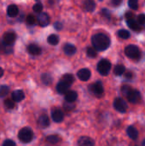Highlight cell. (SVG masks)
Listing matches in <instances>:
<instances>
[{
    "mask_svg": "<svg viewBox=\"0 0 145 146\" xmlns=\"http://www.w3.org/2000/svg\"><path fill=\"white\" fill-rule=\"evenodd\" d=\"M91 43L97 50H106L110 45V38L103 33H97L92 36Z\"/></svg>",
    "mask_w": 145,
    "mask_h": 146,
    "instance_id": "1",
    "label": "cell"
},
{
    "mask_svg": "<svg viewBox=\"0 0 145 146\" xmlns=\"http://www.w3.org/2000/svg\"><path fill=\"white\" fill-rule=\"evenodd\" d=\"M19 139L25 144L30 143L33 139V132L30 127H23L18 133Z\"/></svg>",
    "mask_w": 145,
    "mask_h": 146,
    "instance_id": "2",
    "label": "cell"
},
{
    "mask_svg": "<svg viewBox=\"0 0 145 146\" xmlns=\"http://www.w3.org/2000/svg\"><path fill=\"white\" fill-rule=\"evenodd\" d=\"M125 53L129 58L133 59V60H138L140 57L139 48L134 44H131V45L126 46V48L125 49Z\"/></svg>",
    "mask_w": 145,
    "mask_h": 146,
    "instance_id": "3",
    "label": "cell"
},
{
    "mask_svg": "<svg viewBox=\"0 0 145 146\" xmlns=\"http://www.w3.org/2000/svg\"><path fill=\"white\" fill-rule=\"evenodd\" d=\"M111 68V63L107 59H102L98 63L97 69L102 75H108Z\"/></svg>",
    "mask_w": 145,
    "mask_h": 146,
    "instance_id": "4",
    "label": "cell"
},
{
    "mask_svg": "<svg viewBox=\"0 0 145 146\" xmlns=\"http://www.w3.org/2000/svg\"><path fill=\"white\" fill-rule=\"evenodd\" d=\"M114 107L120 113H126V110H127L126 103L122 98H117L115 99V101H114Z\"/></svg>",
    "mask_w": 145,
    "mask_h": 146,
    "instance_id": "5",
    "label": "cell"
},
{
    "mask_svg": "<svg viewBox=\"0 0 145 146\" xmlns=\"http://www.w3.org/2000/svg\"><path fill=\"white\" fill-rule=\"evenodd\" d=\"M89 90L96 96L99 97L103 93V86L101 81H97L94 84H91L89 86Z\"/></svg>",
    "mask_w": 145,
    "mask_h": 146,
    "instance_id": "6",
    "label": "cell"
},
{
    "mask_svg": "<svg viewBox=\"0 0 145 146\" xmlns=\"http://www.w3.org/2000/svg\"><path fill=\"white\" fill-rule=\"evenodd\" d=\"M16 39V35L13 32H7L3 34V43L5 45H11L15 43Z\"/></svg>",
    "mask_w": 145,
    "mask_h": 146,
    "instance_id": "7",
    "label": "cell"
},
{
    "mask_svg": "<svg viewBox=\"0 0 145 146\" xmlns=\"http://www.w3.org/2000/svg\"><path fill=\"white\" fill-rule=\"evenodd\" d=\"M126 98H127V99H128V101H129L130 103L138 104V103H139L140 100H141V94H140V92H139L138 91H137V90H132V91L129 93V95H128Z\"/></svg>",
    "mask_w": 145,
    "mask_h": 146,
    "instance_id": "8",
    "label": "cell"
},
{
    "mask_svg": "<svg viewBox=\"0 0 145 146\" xmlns=\"http://www.w3.org/2000/svg\"><path fill=\"white\" fill-rule=\"evenodd\" d=\"M91 71L88 68H82L78 71L77 76L82 81H87L91 78Z\"/></svg>",
    "mask_w": 145,
    "mask_h": 146,
    "instance_id": "9",
    "label": "cell"
},
{
    "mask_svg": "<svg viewBox=\"0 0 145 146\" xmlns=\"http://www.w3.org/2000/svg\"><path fill=\"white\" fill-rule=\"evenodd\" d=\"M51 117H52L53 121L55 122H57V123L62 122L63 121V118H64L62 111L61 110H59V109H55V110H52Z\"/></svg>",
    "mask_w": 145,
    "mask_h": 146,
    "instance_id": "10",
    "label": "cell"
},
{
    "mask_svg": "<svg viewBox=\"0 0 145 146\" xmlns=\"http://www.w3.org/2000/svg\"><path fill=\"white\" fill-rule=\"evenodd\" d=\"M38 22L41 27H46L50 23V16L47 13H40L38 16Z\"/></svg>",
    "mask_w": 145,
    "mask_h": 146,
    "instance_id": "11",
    "label": "cell"
},
{
    "mask_svg": "<svg viewBox=\"0 0 145 146\" xmlns=\"http://www.w3.org/2000/svg\"><path fill=\"white\" fill-rule=\"evenodd\" d=\"M78 145L79 146H94V141L87 136H83L80 137L79 141H78Z\"/></svg>",
    "mask_w": 145,
    "mask_h": 146,
    "instance_id": "12",
    "label": "cell"
},
{
    "mask_svg": "<svg viewBox=\"0 0 145 146\" xmlns=\"http://www.w3.org/2000/svg\"><path fill=\"white\" fill-rule=\"evenodd\" d=\"M69 87L70 86L68 85H67L64 82L60 80V82L56 85V91L60 94H65L66 95V93L68 92H69Z\"/></svg>",
    "mask_w": 145,
    "mask_h": 146,
    "instance_id": "13",
    "label": "cell"
},
{
    "mask_svg": "<svg viewBox=\"0 0 145 146\" xmlns=\"http://www.w3.org/2000/svg\"><path fill=\"white\" fill-rule=\"evenodd\" d=\"M27 51L31 55L38 56V55H40V53H41V48L35 44H31L27 46Z\"/></svg>",
    "mask_w": 145,
    "mask_h": 146,
    "instance_id": "14",
    "label": "cell"
},
{
    "mask_svg": "<svg viewBox=\"0 0 145 146\" xmlns=\"http://www.w3.org/2000/svg\"><path fill=\"white\" fill-rule=\"evenodd\" d=\"M25 94L21 90H15L12 92V99L15 102H21L24 99Z\"/></svg>",
    "mask_w": 145,
    "mask_h": 146,
    "instance_id": "15",
    "label": "cell"
},
{
    "mask_svg": "<svg viewBox=\"0 0 145 146\" xmlns=\"http://www.w3.org/2000/svg\"><path fill=\"white\" fill-rule=\"evenodd\" d=\"M63 50H64V52H65L66 55H68V56H73V55H74L76 53L77 49L72 44H66L64 45V47H63Z\"/></svg>",
    "mask_w": 145,
    "mask_h": 146,
    "instance_id": "16",
    "label": "cell"
},
{
    "mask_svg": "<svg viewBox=\"0 0 145 146\" xmlns=\"http://www.w3.org/2000/svg\"><path fill=\"white\" fill-rule=\"evenodd\" d=\"M19 13V9L15 4H10L7 8V14L10 17H15L17 16Z\"/></svg>",
    "mask_w": 145,
    "mask_h": 146,
    "instance_id": "17",
    "label": "cell"
},
{
    "mask_svg": "<svg viewBox=\"0 0 145 146\" xmlns=\"http://www.w3.org/2000/svg\"><path fill=\"white\" fill-rule=\"evenodd\" d=\"M78 98V93L74 91H69L65 95V100L68 103H73Z\"/></svg>",
    "mask_w": 145,
    "mask_h": 146,
    "instance_id": "18",
    "label": "cell"
},
{
    "mask_svg": "<svg viewBox=\"0 0 145 146\" xmlns=\"http://www.w3.org/2000/svg\"><path fill=\"white\" fill-rule=\"evenodd\" d=\"M38 125L42 128H45L50 126V119L46 115H43L38 118Z\"/></svg>",
    "mask_w": 145,
    "mask_h": 146,
    "instance_id": "19",
    "label": "cell"
},
{
    "mask_svg": "<svg viewBox=\"0 0 145 146\" xmlns=\"http://www.w3.org/2000/svg\"><path fill=\"white\" fill-rule=\"evenodd\" d=\"M126 23H127L128 27H129L132 30H133V31H135V32H139V31H141V29H142V27H141L140 25L138 23V21H134L133 19H132V20H127V21H126Z\"/></svg>",
    "mask_w": 145,
    "mask_h": 146,
    "instance_id": "20",
    "label": "cell"
},
{
    "mask_svg": "<svg viewBox=\"0 0 145 146\" xmlns=\"http://www.w3.org/2000/svg\"><path fill=\"white\" fill-rule=\"evenodd\" d=\"M83 8L85 9V11L92 12L95 9V8H96V3H95V2H93L91 0H87V1H85L84 2Z\"/></svg>",
    "mask_w": 145,
    "mask_h": 146,
    "instance_id": "21",
    "label": "cell"
},
{
    "mask_svg": "<svg viewBox=\"0 0 145 146\" xmlns=\"http://www.w3.org/2000/svg\"><path fill=\"white\" fill-rule=\"evenodd\" d=\"M126 132H127V134H128L129 138L132 139V140H136L138 139V130L134 127H132V126L129 127L127 128Z\"/></svg>",
    "mask_w": 145,
    "mask_h": 146,
    "instance_id": "22",
    "label": "cell"
},
{
    "mask_svg": "<svg viewBox=\"0 0 145 146\" xmlns=\"http://www.w3.org/2000/svg\"><path fill=\"white\" fill-rule=\"evenodd\" d=\"M61 81L64 82L65 84H67V85H68V86H70L74 82V77H73V75L71 74H64V75L62 77Z\"/></svg>",
    "mask_w": 145,
    "mask_h": 146,
    "instance_id": "23",
    "label": "cell"
},
{
    "mask_svg": "<svg viewBox=\"0 0 145 146\" xmlns=\"http://www.w3.org/2000/svg\"><path fill=\"white\" fill-rule=\"evenodd\" d=\"M125 71H126V68L124 65L122 64H118L115 66V69H114V74L115 75H122L123 74H125Z\"/></svg>",
    "mask_w": 145,
    "mask_h": 146,
    "instance_id": "24",
    "label": "cell"
},
{
    "mask_svg": "<svg viewBox=\"0 0 145 146\" xmlns=\"http://www.w3.org/2000/svg\"><path fill=\"white\" fill-rule=\"evenodd\" d=\"M47 41L51 45H56L59 43V37L57 35H56V34H50L48 37Z\"/></svg>",
    "mask_w": 145,
    "mask_h": 146,
    "instance_id": "25",
    "label": "cell"
},
{
    "mask_svg": "<svg viewBox=\"0 0 145 146\" xmlns=\"http://www.w3.org/2000/svg\"><path fill=\"white\" fill-rule=\"evenodd\" d=\"M117 35L121 38H123V39H127L130 38V33L127 31V30H125V29H121V30H119L118 33H117Z\"/></svg>",
    "mask_w": 145,
    "mask_h": 146,
    "instance_id": "26",
    "label": "cell"
},
{
    "mask_svg": "<svg viewBox=\"0 0 145 146\" xmlns=\"http://www.w3.org/2000/svg\"><path fill=\"white\" fill-rule=\"evenodd\" d=\"M41 80H42V82L44 84V85H50L51 82H52V78L50 74H42L41 76Z\"/></svg>",
    "mask_w": 145,
    "mask_h": 146,
    "instance_id": "27",
    "label": "cell"
},
{
    "mask_svg": "<svg viewBox=\"0 0 145 146\" xmlns=\"http://www.w3.org/2000/svg\"><path fill=\"white\" fill-rule=\"evenodd\" d=\"M46 140H47V142H49L50 144L56 145V144H57V143L60 141V139H59V137L56 136V135H50V136L47 137Z\"/></svg>",
    "mask_w": 145,
    "mask_h": 146,
    "instance_id": "28",
    "label": "cell"
},
{
    "mask_svg": "<svg viewBox=\"0 0 145 146\" xmlns=\"http://www.w3.org/2000/svg\"><path fill=\"white\" fill-rule=\"evenodd\" d=\"M86 53H87V56L91 58H95L97 55V50L95 48H92V47H88L86 50Z\"/></svg>",
    "mask_w": 145,
    "mask_h": 146,
    "instance_id": "29",
    "label": "cell"
},
{
    "mask_svg": "<svg viewBox=\"0 0 145 146\" xmlns=\"http://www.w3.org/2000/svg\"><path fill=\"white\" fill-rule=\"evenodd\" d=\"M9 87L7 86H0V97H5L9 93Z\"/></svg>",
    "mask_w": 145,
    "mask_h": 146,
    "instance_id": "30",
    "label": "cell"
},
{
    "mask_svg": "<svg viewBox=\"0 0 145 146\" xmlns=\"http://www.w3.org/2000/svg\"><path fill=\"white\" fill-rule=\"evenodd\" d=\"M36 21H37V19H36V17H35L34 15H29L26 17V23H27L28 25H30V26L34 25V24L36 23Z\"/></svg>",
    "mask_w": 145,
    "mask_h": 146,
    "instance_id": "31",
    "label": "cell"
},
{
    "mask_svg": "<svg viewBox=\"0 0 145 146\" xmlns=\"http://www.w3.org/2000/svg\"><path fill=\"white\" fill-rule=\"evenodd\" d=\"M133 89L131 87V86H122V88H121V92H122V93L126 96V97H127L128 95H129V93L132 91Z\"/></svg>",
    "mask_w": 145,
    "mask_h": 146,
    "instance_id": "32",
    "label": "cell"
},
{
    "mask_svg": "<svg viewBox=\"0 0 145 146\" xmlns=\"http://www.w3.org/2000/svg\"><path fill=\"white\" fill-rule=\"evenodd\" d=\"M33 9V11L36 12V13H41L42 10H43V4L41 3H37L33 5L32 7Z\"/></svg>",
    "mask_w": 145,
    "mask_h": 146,
    "instance_id": "33",
    "label": "cell"
},
{
    "mask_svg": "<svg viewBox=\"0 0 145 146\" xmlns=\"http://www.w3.org/2000/svg\"><path fill=\"white\" fill-rule=\"evenodd\" d=\"M4 106L9 110H12L15 107V103L11 99H6L4 101Z\"/></svg>",
    "mask_w": 145,
    "mask_h": 146,
    "instance_id": "34",
    "label": "cell"
},
{
    "mask_svg": "<svg viewBox=\"0 0 145 146\" xmlns=\"http://www.w3.org/2000/svg\"><path fill=\"white\" fill-rule=\"evenodd\" d=\"M128 4H129V7L134 10H137L138 9V3L137 0H130L128 2Z\"/></svg>",
    "mask_w": 145,
    "mask_h": 146,
    "instance_id": "35",
    "label": "cell"
},
{
    "mask_svg": "<svg viewBox=\"0 0 145 146\" xmlns=\"http://www.w3.org/2000/svg\"><path fill=\"white\" fill-rule=\"evenodd\" d=\"M138 23L139 25H145V15L144 14H140L138 18H137Z\"/></svg>",
    "mask_w": 145,
    "mask_h": 146,
    "instance_id": "36",
    "label": "cell"
},
{
    "mask_svg": "<svg viewBox=\"0 0 145 146\" xmlns=\"http://www.w3.org/2000/svg\"><path fill=\"white\" fill-rule=\"evenodd\" d=\"M3 146H16L15 145V143L11 140V139H6L3 144Z\"/></svg>",
    "mask_w": 145,
    "mask_h": 146,
    "instance_id": "37",
    "label": "cell"
},
{
    "mask_svg": "<svg viewBox=\"0 0 145 146\" xmlns=\"http://www.w3.org/2000/svg\"><path fill=\"white\" fill-rule=\"evenodd\" d=\"M64 108L66 110H71L74 108V105L73 104V103H66L64 104Z\"/></svg>",
    "mask_w": 145,
    "mask_h": 146,
    "instance_id": "38",
    "label": "cell"
},
{
    "mask_svg": "<svg viewBox=\"0 0 145 146\" xmlns=\"http://www.w3.org/2000/svg\"><path fill=\"white\" fill-rule=\"evenodd\" d=\"M102 13H103V15L105 16V17H107L108 19L110 18V12H109L108 9H103V10H102Z\"/></svg>",
    "mask_w": 145,
    "mask_h": 146,
    "instance_id": "39",
    "label": "cell"
},
{
    "mask_svg": "<svg viewBox=\"0 0 145 146\" xmlns=\"http://www.w3.org/2000/svg\"><path fill=\"white\" fill-rule=\"evenodd\" d=\"M133 13H132V12H126V20H132L133 19Z\"/></svg>",
    "mask_w": 145,
    "mask_h": 146,
    "instance_id": "40",
    "label": "cell"
},
{
    "mask_svg": "<svg viewBox=\"0 0 145 146\" xmlns=\"http://www.w3.org/2000/svg\"><path fill=\"white\" fill-rule=\"evenodd\" d=\"M124 75H125V77L126 78V79H132V77H133V74L132 73V72H126V73H125L124 74Z\"/></svg>",
    "mask_w": 145,
    "mask_h": 146,
    "instance_id": "41",
    "label": "cell"
},
{
    "mask_svg": "<svg viewBox=\"0 0 145 146\" xmlns=\"http://www.w3.org/2000/svg\"><path fill=\"white\" fill-rule=\"evenodd\" d=\"M55 28L56 30H61L62 28V24L61 22H56L55 23Z\"/></svg>",
    "mask_w": 145,
    "mask_h": 146,
    "instance_id": "42",
    "label": "cell"
},
{
    "mask_svg": "<svg viewBox=\"0 0 145 146\" xmlns=\"http://www.w3.org/2000/svg\"><path fill=\"white\" fill-rule=\"evenodd\" d=\"M111 3L115 6H118L121 3V0H112L111 1Z\"/></svg>",
    "mask_w": 145,
    "mask_h": 146,
    "instance_id": "43",
    "label": "cell"
},
{
    "mask_svg": "<svg viewBox=\"0 0 145 146\" xmlns=\"http://www.w3.org/2000/svg\"><path fill=\"white\" fill-rule=\"evenodd\" d=\"M3 75V69L0 67V78Z\"/></svg>",
    "mask_w": 145,
    "mask_h": 146,
    "instance_id": "44",
    "label": "cell"
},
{
    "mask_svg": "<svg viewBox=\"0 0 145 146\" xmlns=\"http://www.w3.org/2000/svg\"><path fill=\"white\" fill-rule=\"evenodd\" d=\"M143 146H145V140L143 142Z\"/></svg>",
    "mask_w": 145,
    "mask_h": 146,
    "instance_id": "45",
    "label": "cell"
}]
</instances>
